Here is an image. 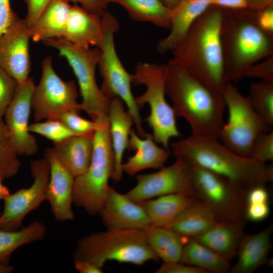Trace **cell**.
I'll use <instances>...</instances> for the list:
<instances>
[{
    "instance_id": "1",
    "label": "cell",
    "mask_w": 273,
    "mask_h": 273,
    "mask_svg": "<svg viewBox=\"0 0 273 273\" xmlns=\"http://www.w3.org/2000/svg\"><path fill=\"white\" fill-rule=\"evenodd\" d=\"M170 146L176 158L221 175L248 190L272 181V165L236 154L217 138L192 133Z\"/></svg>"
},
{
    "instance_id": "2",
    "label": "cell",
    "mask_w": 273,
    "mask_h": 273,
    "mask_svg": "<svg viewBox=\"0 0 273 273\" xmlns=\"http://www.w3.org/2000/svg\"><path fill=\"white\" fill-rule=\"evenodd\" d=\"M223 13V8L210 6L171 51L191 74L221 94L228 82L220 40Z\"/></svg>"
},
{
    "instance_id": "3",
    "label": "cell",
    "mask_w": 273,
    "mask_h": 273,
    "mask_svg": "<svg viewBox=\"0 0 273 273\" xmlns=\"http://www.w3.org/2000/svg\"><path fill=\"white\" fill-rule=\"evenodd\" d=\"M165 67V93L176 117L186 120L192 133L218 138L225 108L221 94L210 89L174 58Z\"/></svg>"
},
{
    "instance_id": "4",
    "label": "cell",
    "mask_w": 273,
    "mask_h": 273,
    "mask_svg": "<svg viewBox=\"0 0 273 273\" xmlns=\"http://www.w3.org/2000/svg\"><path fill=\"white\" fill-rule=\"evenodd\" d=\"M220 40L226 79L237 82L245 78L255 63L273 55V35L257 25L254 12L223 9Z\"/></svg>"
},
{
    "instance_id": "5",
    "label": "cell",
    "mask_w": 273,
    "mask_h": 273,
    "mask_svg": "<svg viewBox=\"0 0 273 273\" xmlns=\"http://www.w3.org/2000/svg\"><path fill=\"white\" fill-rule=\"evenodd\" d=\"M73 258L74 261H90L102 268L108 260L141 265L159 259L149 246L145 231L108 229L80 239Z\"/></svg>"
},
{
    "instance_id": "6",
    "label": "cell",
    "mask_w": 273,
    "mask_h": 273,
    "mask_svg": "<svg viewBox=\"0 0 273 273\" xmlns=\"http://www.w3.org/2000/svg\"><path fill=\"white\" fill-rule=\"evenodd\" d=\"M97 123L90 164L84 173L75 177L73 190V203L90 215L99 214L102 208L115 168L108 119Z\"/></svg>"
},
{
    "instance_id": "7",
    "label": "cell",
    "mask_w": 273,
    "mask_h": 273,
    "mask_svg": "<svg viewBox=\"0 0 273 273\" xmlns=\"http://www.w3.org/2000/svg\"><path fill=\"white\" fill-rule=\"evenodd\" d=\"M131 82L135 85H144L145 92L135 98L139 109L148 104L150 113L145 119L152 129L155 141L169 150L170 140L180 138L176 122L174 110L165 98V64L139 62L131 74Z\"/></svg>"
},
{
    "instance_id": "8",
    "label": "cell",
    "mask_w": 273,
    "mask_h": 273,
    "mask_svg": "<svg viewBox=\"0 0 273 273\" xmlns=\"http://www.w3.org/2000/svg\"><path fill=\"white\" fill-rule=\"evenodd\" d=\"M43 42L56 49L71 67L82 97L81 110L96 122L107 119L111 99L102 92L96 77L100 55L99 48L78 47L63 37L48 39Z\"/></svg>"
},
{
    "instance_id": "9",
    "label": "cell",
    "mask_w": 273,
    "mask_h": 273,
    "mask_svg": "<svg viewBox=\"0 0 273 273\" xmlns=\"http://www.w3.org/2000/svg\"><path fill=\"white\" fill-rule=\"evenodd\" d=\"M102 18L103 35L97 46L100 51L98 67L103 79L101 89L109 98L118 97L123 101L133 118L136 133L144 138L147 132L131 90V74L122 65L115 47L114 35L119 29V22L108 10Z\"/></svg>"
},
{
    "instance_id": "10",
    "label": "cell",
    "mask_w": 273,
    "mask_h": 273,
    "mask_svg": "<svg viewBox=\"0 0 273 273\" xmlns=\"http://www.w3.org/2000/svg\"><path fill=\"white\" fill-rule=\"evenodd\" d=\"M221 95L229 117L218 138L233 152L250 157L255 139L259 134L269 131L270 127L255 112L247 96H243L232 82H226Z\"/></svg>"
},
{
    "instance_id": "11",
    "label": "cell",
    "mask_w": 273,
    "mask_h": 273,
    "mask_svg": "<svg viewBox=\"0 0 273 273\" xmlns=\"http://www.w3.org/2000/svg\"><path fill=\"white\" fill-rule=\"evenodd\" d=\"M190 166L195 194L221 220L247 219L249 190L212 172Z\"/></svg>"
},
{
    "instance_id": "12",
    "label": "cell",
    "mask_w": 273,
    "mask_h": 273,
    "mask_svg": "<svg viewBox=\"0 0 273 273\" xmlns=\"http://www.w3.org/2000/svg\"><path fill=\"white\" fill-rule=\"evenodd\" d=\"M41 69L39 82L35 86L31 97L34 120H58L68 111L79 112L80 104L77 101L78 92L74 81H65L58 75L50 56L43 60Z\"/></svg>"
},
{
    "instance_id": "13",
    "label": "cell",
    "mask_w": 273,
    "mask_h": 273,
    "mask_svg": "<svg viewBox=\"0 0 273 273\" xmlns=\"http://www.w3.org/2000/svg\"><path fill=\"white\" fill-rule=\"evenodd\" d=\"M32 185L10 194L4 199V210L0 215V228L15 231L20 229L25 217L46 201L50 176V164L46 157L31 161Z\"/></svg>"
},
{
    "instance_id": "14",
    "label": "cell",
    "mask_w": 273,
    "mask_h": 273,
    "mask_svg": "<svg viewBox=\"0 0 273 273\" xmlns=\"http://www.w3.org/2000/svg\"><path fill=\"white\" fill-rule=\"evenodd\" d=\"M136 179V185L125 195L137 203L170 194L196 195L190 166L181 159L155 172L137 174Z\"/></svg>"
},
{
    "instance_id": "15",
    "label": "cell",
    "mask_w": 273,
    "mask_h": 273,
    "mask_svg": "<svg viewBox=\"0 0 273 273\" xmlns=\"http://www.w3.org/2000/svg\"><path fill=\"white\" fill-rule=\"evenodd\" d=\"M35 86L33 79L29 77L19 84L4 115L11 141L19 155L31 156L38 150L36 140L29 130L28 123Z\"/></svg>"
},
{
    "instance_id": "16",
    "label": "cell",
    "mask_w": 273,
    "mask_h": 273,
    "mask_svg": "<svg viewBox=\"0 0 273 273\" xmlns=\"http://www.w3.org/2000/svg\"><path fill=\"white\" fill-rule=\"evenodd\" d=\"M30 37L29 26L24 19L20 18L0 36V67L19 84L29 78Z\"/></svg>"
},
{
    "instance_id": "17",
    "label": "cell",
    "mask_w": 273,
    "mask_h": 273,
    "mask_svg": "<svg viewBox=\"0 0 273 273\" xmlns=\"http://www.w3.org/2000/svg\"><path fill=\"white\" fill-rule=\"evenodd\" d=\"M99 214L108 230L145 231L152 225L148 216L139 203L110 186Z\"/></svg>"
},
{
    "instance_id": "18",
    "label": "cell",
    "mask_w": 273,
    "mask_h": 273,
    "mask_svg": "<svg viewBox=\"0 0 273 273\" xmlns=\"http://www.w3.org/2000/svg\"><path fill=\"white\" fill-rule=\"evenodd\" d=\"M44 157L50 164L46 201L57 221L71 220L74 218L72 204L75 177L59 162L52 148L46 150Z\"/></svg>"
},
{
    "instance_id": "19",
    "label": "cell",
    "mask_w": 273,
    "mask_h": 273,
    "mask_svg": "<svg viewBox=\"0 0 273 273\" xmlns=\"http://www.w3.org/2000/svg\"><path fill=\"white\" fill-rule=\"evenodd\" d=\"M273 226L270 224L261 231L244 234L239 243L235 264L231 267L233 273H252L266 264L272 247Z\"/></svg>"
},
{
    "instance_id": "20",
    "label": "cell",
    "mask_w": 273,
    "mask_h": 273,
    "mask_svg": "<svg viewBox=\"0 0 273 273\" xmlns=\"http://www.w3.org/2000/svg\"><path fill=\"white\" fill-rule=\"evenodd\" d=\"M153 135L147 133L142 139L134 129L130 132L127 149L135 153L122 165L123 172L133 175L148 168L159 169L164 166L169 156V150L157 145Z\"/></svg>"
},
{
    "instance_id": "21",
    "label": "cell",
    "mask_w": 273,
    "mask_h": 273,
    "mask_svg": "<svg viewBox=\"0 0 273 273\" xmlns=\"http://www.w3.org/2000/svg\"><path fill=\"white\" fill-rule=\"evenodd\" d=\"M123 101L118 97L111 100L108 114L111 144L114 154L115 168L112 178L116 182L122 178V158L128 148L131 126L134 124L133 118L124 107Z\"/></svg>"
},
{
    "instance_id": "22",
    "label": "cell",
    "mask_w": 273,
    "mask_h": 273,
    "mask_svg": "<svg viewBox=\"0 0 273 273\" xmlns=\"http://www.w3.org/2000/svg\"><path fill=\"white\" fill-rule=\"evenodd\" d=\"M103 35L102 18L77 4L71 5L63 38L80 47L98 46Z\"/></svg>"
},
{
    "instance_id": "23",
    "label": "cell",
    "mask_w": 273,
    "mask_h": 273,
    "mask_svg": "<svg viewBox=\"0 0 273 273\" xmlns=\"http://www.w3.org/2000/svg\"><path fill=\"white\" fill-rule=\"evenodd\" d=\"M212 0H183L170 10V31L157 45L163 54L171 50L184 38L194 22L210 6Z\"/></svg>"
},
{
    "instance_id": "24",
    "label": "cell",
    "mask_w": 273,
    "mask_h": 273,
    "mask_svg": "<svg viewBox=\"0 0 273 273\" xmlns=\"http://www.w3.org/2000/svg\"><path fill=\"white\" fill-rule=\"evenodd\" d=\"M247 219L221 220L195 239L231 261L236 255Z\"/></svg>"
},
{
    "instance_id": "25",
    "label": "cell",
    "mask_w": 273,
    "mask_h": 273,
    "mask_svg": "<svg viewBox=\"0 0 273 273\" xmlns=\"http://www.w3.org/2000/svg\"><path fill=\"white\" fill-rule=\"evenodd\" d=\"M94 133L73 135L54 143L52 148L56 157L75 177L84 173L90 164Z\"/></svg>"
},
{
    "instance_id": "26",
    "label": "cell",
    "mask_w": 273,
    "mask_h": 273,
    "mask_svg": "<svg viewBox=\"0 0 273 273\" xmlns=\"http://www.w3.org/2000/svg\"><path fill=\"white\" fill-rule=\"evenodd\" d=\"M220 221L214 212L199 199L184 209L165 228L187 238H195Z\"/></svg>"
},
{
    "instance_id": "27",
    "label": "cell",
    "mask_w": 273,
    "mask_h": 273,
    "mask_svg": "<svg viewBox=\"0 0 273 273\" xmlns=\"http://www.w3.org/2000/svg\"><path fill=\"white\" fill-rule=\"evenodd\" d=\"M198 199L196 195L175 193L139 203L148 216L152 225L165 228L184 209Z\"/></svg>"
},
{
    "instance_id": "28",
    "label": "cell",
    "mask_w": 273,
    "mask_h": 273,
    "mask_svg": "<svg viewBox=\"0 0 273 273\" xmlns=\"http://www.w3.org/2000/svg\"><path fill=\"white\" fill-rule=\"evenodd\" d=\"M71 5L67 0H52L29 27L30 37L35 42L63 37Z\"/></svg>"
},
{
    "instance_id": "29",
    "label": "cell",
    "mask_w": 273,
    "mask_h": 273,
    "mask_svg": "<svg viewBox=\"0 0 273 273\" xmlns=\"http://www.w3.org/2000/svg\"><path fill=\"white\" fill-rule=\"evenodd\" d=\"M145 233L150 248L166 262H179L183 247L190 239L166 228L154 225Z\"/></svg>"
},
{
    "instance_id": "30",
    "label": "cell",
    "mask_w": 273,
    "mask_h": 273,
    "mask_svg": "<svg viewBox=\"0 0 273 273\" xmlns=\"http://www.w3.org/2000/svg\"><path fill=\"white\" fill-rule=\"evenodd\" d=\"M119 5L133 20L170 29V10L160 0H107Z\"/></svg>"
},
{
    "instance_id": "31",
    "label": "cell",
    "mask_w": 273,
    "mask_h": 273,
    "mask_svg": "<svg viewBox=\"0 0 273 273\" xmlns=\"http://www.w3.org/2000/svg\"><path fill=\"white\" fill-rule=\"evenodd\" d=\"M47 232L46 225L35 221L15 231L0 228V265H9L12 253L24 245L43 239Z\"/></svg>"
},
{
    "instance_id": "32",
    "label": "cell",
    "mask_w": 273,
    "mask_h": 273,
    "mask_svg": "<svg viewBox=\"0 0 273 273\" xmlns=\"http://www.w3.org/2000/svg\"><path fill=\"white\" fill-rule=\"evenodd\" d=\"M180 262L207 272L227 273L231 268L230 261L193 238L184 246Z\"/></svg>"
},
{
    "instance_id": "33",
    "label": "cell",
    "mask_w": 273,
    "mask_h": 273,
    "mask_svg": "<svg viewBox=\"0 0 273 273\" xmlns=\"http://www.w3.org/2000/svg\"><path fill=\"white\" fill-rule=\"evenodd\" d=\"M247 97L257 115L268 126H272L273 82L260 80L252 83Z\"/></svg>"
},
{
    "instance_id": "34",
    "label": "cell",
    "mask_w": 273,
    "mask_h": 273,
    "mask_svg": "<svg viewBox=\"0 0 273 273\" xmlns=\"http://www.w3.org/2000/svg\"><path fill=\"white\" fill-rule=\"evenodd\" d=\"M18 155L5 122L0 117V180L10 178L18 173L21 165Z\"/></svg>"
},
{
    "instance_id": "35",
    "label": "cell",
    "mask_w": 273,
    "mask_h": 273,
    "mask_svg": "<svg viewBox=\"0 0 273 273\" xmlns=\"http://www.w3.org/2000/svg\"><path fill=\"white\" fill-rule=\"evenodd\" d=\"M270 213L269 194L266 185H259L251 188L246 199V219L258 222L266 219Z\"/></svg>"
},
{
    "instance_id": "36",
    "label": "cell",
    "mask_w": 273,
    "mask_h": 273,
    "mask_svg": "<svg viewBox=\"0 0 273 273\" xmlns=\"http://www.w3.org/2000/svg\"><path fill=\"white\" fill-rule=\"evenodd\" d=\"M29 130L41 135L54 143L58 142L73 135H78L68 129L58 119H48L37 122L29 126Z\"/></svg>"
},
{
    "instance_id": "37",
    "label": "cell",
    "mask_w": 273,
    "mask_h": 273,
    "mask_svg": "<svg viewBox=\"0 0 273 273\" xmlns=\"http://www.w3.org/2000/svg\"><path fill=\"white\" fill-rule=\"evenodd\" d=\"M250 157L265 163L273 161V132L259 134L252 144Z\"/></svg>"
},
{
    "instance_id": "38",
    "label": "cell",
    "mask_w": 273,
    "mask_h": 273,
    "mask_svg": "<svg viewBox=\"0 0 273 273\" xmlns=\"http://www.w3.org/2000/svg\"><path fill=\"white\" fill-rule=\"evenodd\" d=\"M78 112L76 111H68L62 115L58 120L77 134L93 133L97 129L98 123L81 117Z\"/></svg>"
},
{
    "instance_id": "39",
    "label": "cell",
    "mask_w": 273,
    "mask_h": 273,
    "mask_svg": "<svg viewBox=\"0 0 273 273\" xmlns=\"http://www.w3.org/2000/svg\"><path fill=\"white\" fill-rule=\"evenodd\" d=\"M19 83L0 67V117H3L12 101Z\"/></svg>"
},
{
    "instance_id": "40",
    "label": "cell",
    "mask_w": 273,
    "mask_h": 273,
    "mask_svg": "<svg viewBox=\"0 0 273 273\" xmlns=\"http://www.w3.org/2000/svg\"><path fill=\"white\" fill-rule=\"evenodd\" d=\"M244 77L258 78L261 80L273 82V55L252 65Z\"/></svg>"
},
{
    "instance_id": "41",
    "label": "cell",
    "mask_w": 273,
    "mask_h": 273,
    "mask_svg": "<svg viewBox=\"0 0 273 273\" xmlns=\"http://www.w3.org/2000/svg\"><path fill=\"white\" fill-rule=\"evenodd\" d=\"M157 273H207V272L199 267L186 264L179 262L163 261Z\"/></svg>"
},
{
    "instance_id": "42",
    "label": "cell",
    "mask_w": 273,
    "mask_h": 273,
    "mask_svg": "<svg viewBox=\"0 0 273 273\" xmlns=\"http://www.w3.org/2000/svg\"><path fill=\"white\" fill-rule=\"evenodd\" d=\"M19 18L11 8L10 0H0V36Z\"/></svg>"
},
{
    "instance_id": "43",
    "label": "cell",
    "mask_w": 273,
    "mask_h": 273,
    "mask_svg": "<svg viewBox=\"0 0 273 273\" xmlns=\"http://www.w3.org/2000/svg\"><path fill=\"white\" fill-rule=\"evenodd\" d=\"M52 0H24L27 5V12L24 19L30 27L38 19Z\"/></svg>"
},
{
    "instance_id": "44",
    "label": "cell",
    "mask_w": 273,
    "mask_h": 273,
    "mask_svg": "<svg viewBox=\"0 0 273 273\" xmlns=\"http://www.w3.org/2000/svg\"><path fill=\"white\" fill-rule=\"evenodd\" d=\"M256 22L263 31L273 35V4L257 11H253Z\"/></svg>"
},
{
    "instance_id": "45",
    "label": "cell",
    "mask_w": 273,
    "mask_h": 273,
    "mask_svg": "<svg viewBox=\"0 0 273 273\" xmlns=\"http://www.w3.org/2000/svg\"><path fill=\"white\" fill-rule=\"evenodd\" d=\"M69 2L78 3L86 10L102 17L107 11L109 3L107 0H67Z\"/></svg>"
},
{
    "instance_id": "46",
    "label": "cell",
    "mask_w": 273,
    "mask_h": 273,
    "mask_svg": "<svg viewBox=\"0 0 273 273\" xmlns=\"http://www.w3.org/2000/svg\"><path fill=\"white\" fill-rule=\"evenodd\" d=\"M210 6L230 10L247 9V0H212Z\"/></svg>"
},
{
    "instance_id": "47",
    "label": "cell",
    "mask_w": 273,
    "mask_h": 273,
    "mask_svg": "<svg viewBox=\"0 0 273 273\" xmlns=\"http://www.w3.org/2000/svg\"><path fill=\"white\" fill-rule=\"evenodd\" d=\"M74 262L76 270L80 273H102L103 272L102 268L90 261L77 260Z\"/></svg>"
},
{
    "instance_id": "48",
    "label": "cell",
    "mask_w": 273,
    "mask_h": 273,
    "mask_svg": "<svg viewBox=\"0 0 273 273\" xmlns=\"http://www.w3.org/2000/svg\"><path fill=\"white\" fill-rule=\"evenodd\" d=\"M247 9L257 11L273 4V0H247Z\"/></svg>"
},
{
    "instance_id": "49",
    "label": "cell",
    "mask_w": 273,
    "mask_h": 273,
    "mask_svg": "<svg viewBox=\"0 0 273 273\" xmlns=\"http://www.w3.org/2000/svg\"><path fill=\"white\" fill-rule=\"evenodd\" d=\"M10 194L8 188L3 185V180H0V200H4ZM1 214V212L0 211V215Z\"/></svg>"
},
{
    "instance_id": "50",
    "label": "cell",
    "mask_w": 273,
    "mask_h": 273,
    "mask_svg": "<svg viewBox=\"0 0 273 273\" xmlns=\"http://www.w3.org/2000/svg\"><path fill=\"white\" fill-rule=\"evenodd\" d=\"M163 4L170 10L172 9L183 0H160Z\"/></svg>"
},
{
    "instance_id": "51",
    "label": "cell",
    "mask_w": 273,
    "mask_h": 273,
    "mask_svg": "<svg viewBox=\"0 0 273 273\" xmlns=\"http://www.w3.org/2000/svg\"><path fill=\"white\" fill-rule=\"evenodd\" d=\"M14 269L13 266L10 265H0V273H10L13 271Z\"/></svg>"
}]
</instances>
